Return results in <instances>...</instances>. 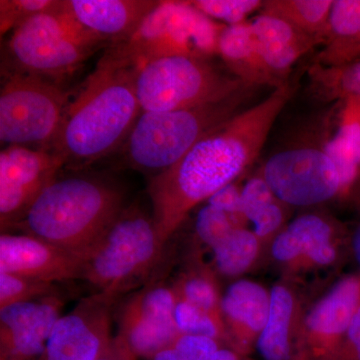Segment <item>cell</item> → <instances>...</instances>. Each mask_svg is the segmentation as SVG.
Returning a JSON list of instances; mask_svg holds the SVG:
<instances>
[{
    "label": "cell",
    "mask_w": 360,
    "mask_h": 360,
    "mask_svg": "<svg viewBox=\"0 0 360 360\" xmlns=\"http://www.w3.org/2000/svg\"><path fill=\"white\" fill-rule=\"evenodd\" d=\"M295 94L288 82L196 142L175 165L149 180L153 217L163 245L193 206L229 186L259 155Z\"/></svg>",
    "instance_id": "1"
},
{
    "label": "cell",
    "mask_w": 360,
    "mask_h": 360,
    "mask_svg": "<svg viewBox=\"0 0 360 360\" xmlns=\"http://www.w3.org/2000/svg\"><path fill=\"white\" fill-rule=\"evenodd\" d=\"M136 73V66L103 54L71 97L52 146L65 167L84 168L122 148L142 112Z\"/></svg>",
    "instance_id": "2"
},
{
    "label": "cell",
    "mask_w": 360,
    "mask_h": 360,
    "mask_svg": "<svg viewBox=\"0 0 360 360\" xmlns=\"http://www.w3.org/2000/svg\"><path fill=\"white\" fill-rule=\"evenodd\" d=\"M115 184L92 176L56 177L13 231L84 255L124 210Z\"/></svg>",
    "instance_id": "3"
},
{
    "label": "cell",
    "mask_w": 360,
    "mask_h": 360,
    "mask_svg": "<svg viewBox=\"0 0 360 360\" xmlns=\"http://www.w3.org/2000/svg\"><path fill=\"white\" fill-rule=\"evenodd\" d=\"M257 87L224 101L169 111H142L122 146L125 165L151 175L172 167L205 134L240 112Z\"/></svg>",
    "instance_id": "4"
},
{
    "label": "cell",
    "mask_w": 360,
    "mask_h": 360,
    "mask_svg": "<svg viewBox=\"0 0 360 360\" xmlns=\"http://www.w3.org/2000/svg\"><path fill=\"white\" fill-rule=\"evenodd\" d=\"M163 245L153 213L125 207L85 253L82 281L117 302L155 276Z\"/></svg>",
    "instance_id": "5"
},
{
    "label": "cell",
    "mask_w": 360,
    "mask_h": 360,
    "mask_svg": "<svg viewBox=\"0 0 360 360\" xmlns=\"http://www.w3.org/2000/svg\"><path fill=\"white\" fill-rule=\"evenodd\" d=\"M106 44L82 27L63 7L37 14L16 27L6 44V70L58 82L73 75Z\"/></svg>",
    "instance_id": "6"
},
{
    "label": "cell",
    "mask_w": 360,
    "mask_h": 360,
    "mask_svg": "<svg viewBox=\"0 0 360 360\" xmlns=\"http://www.w3.org/2000/svg\"><path fill=\"white\" fill-rule=\"evenodd\" d=\"M225 26L201 13L191 1L161 0L129 39L110 45L106 51L137 68L174 56L210 60L219 56Z\"/></svg>",
    "instance_id": "7"
},
{
    "label": "cell",
    "mask_w": 360,
    "mask_h": 360,
    "mask_svg": "<svg viewBox=\"0 0 360 360\" xmlns=\"http://www.w3.org/2000/svg\"><path fill=\"white\" fill-rule=\"evenodd\" d=\"M250 86L221 72L210 60L182 56L139 66L135 80L141 111L158 112L217 103Z\"/></svg>",
    "instance_id": "8"
},
{
    "label": "cell",
    "mask_w": 360,
    "mask_h": 360,
    "mask_svg": "<svg viewBox=\"0 0 360 360\" xmlns=\"http://www.w3.org/2000/svg\"><path fill=\"white\" fill-rule=\"evenodd\" d=\"M71 96L58 82L4 70L0 90L2 146L51 151Z\"/></svg>",
    "instance_id": "9"
},
{
    "label": "cell",
    "mask_w": 360,
    "mask_h": 360,
    "mask_svg": "<svg viewBox=\"0 0 360 360\" xmlns=\"http://www.w3.org/2000/svg\"><path fill=\"white\" fill-rule=\"evenodd\" d=\"M262 176L279 200L291 205H317L342 191L335 162L317 146L276 153L264 163Z\"/></svg>",
    "instance_id": "10"
},
{
    "label": "cell",
    "mask_w": 360,
    "mask_h": 360,
    "mask_svg": "<svg viewBox=\"0 0 360 360\" xmlns=\"http://www.w3.org/2000/svg\"><path fill=\"white\" fill-rule=\"evenodd\" d=\"M176 295L151 277L141 290L122 303L115 314L118 335L137 359L150 360L180 335L175 321Z\"/></svg>",
    "instance_id": "11"
},
{
    "label": "cell",
    "mask_w": 360,
    "mask_h": 360,
    "mask_svg": "<svg viewBox=\"0 0 360 360\" xmlns=\"http://www.w3.org/2000/svg\"><path fill=\"white\" fill-rule=\"evenodd\" d=\"M65 162L52 151L6 146L0 153V229L11 232Z\"/></svg>",
    "instance_id": "12"
},
{
    "label": "cell",
    "mask_w": 360,
    "mask_h": 360,
    "mask_svg": "<svg viewBox=\"0 0 360 360\" xmlns=\"http://www.w3.org/2000/svg\"><path fill=\"white\" fill-rule=\"evenodd\" d=\"M115 303L99 293L80 300L56 321L39 360H98L113 338Z\"/></svg>",
    "instance_id": "13"
},
{
    "label": "cell",
    "mask_w": 360,
    "mask_h": 360,
    "mask_svg": "<svg viewBox=\"0 0 360 360\" xmlns=\"http://www.w3.org/2000/svg\"><path fill=\"white\" fill-rule=\"evenodd\" d=\"M65 302L61 291L0 309V360H39Z\"/></svg>",
    "instance_id": "14"
},
{
    "label": "cell",
    "mask_w": 360,
    "mask_h": 360,
    "mask_svg": "<svg viewBox=\"0 0 360 360\" xmlns=\"http://www.w3.org/2000/svg\"><path fill=\"white\" fill-rule=\"evenodd\" d=\"M84 255L25 233L0 236V272L46 283L82 281Z\"/></svg>",
    "instance_id": "15"
},
{
    "label": "cell",
    "mask_w": 360,
    "mask_h": 360,
    "mask_svg": "<svg viewBox=\"0 0 360 360\" xmlns=\"http://www.w3.org/2000/svg\"><path fill=\"white\" fill-rule=\"evenodd\" d=\"M158 0H63L65 11L108 46L135 32Z\"/></svg>",
    "instance_id": "16"
},
{
    "label": "cell",
    "mask_w": 360,
    "mask_h": 360,
    "mask_svg": "<svg viewBox=\"0 0 360 360\" xmlns=\"http://www.w3.org/2000/svg\"><path fill=\"white\" fill-rule=\"evenodd\" d=\"M250 22L267 68L284 82L300 58L321 46L319 40L276 16L260 13Z\"/></svg>",
    "instance_id": "17"
},
{
    "label": "cell",
    "mask_w": 360,
    "mask_h": 360,
    "mask_svg": "<svg viewBox=\"0 0 360 360\" xmlns=\"http://www.w3.org/2000/svg\"><path fill=\"white\" fill-rule=\"evenodd\" d=\"M219 56L231 75L243 84L274 89L286 84L267 68L250 21L225 26L219 37Z\"/></svg>",
    "instance_id": "18"
},
{
    "label": "cell",
    "mask_w": 360,
    "mask_h": 360,
    "mask_svg": "<svg viewBox=\"0 0 360 360\" xmlns=\"http://www.w3.org/2000/svg\"><path fill=\"white\" fill-rule=\"evenodd\" d=\"M360 60V0H335L328 33L314 63L338 68Z\"/></svg>",
    "instance_id": "19"
},
{
    "label": "cell",
    "mask_w": 360,
    "mask_h": 360,
    "mask_svg": "<svg viewBox=\"0 0 360 360\" xmlns=\"http://www.w3.org/2000/svg\"><path fill=\"white\" fill-rule=\"evenodd\" d=\"M338 124L333 136L322 148L340 172L342 191L354 186L360 176V98L338 101Z\"/></svg>",
    "instance_id": "20"
},
{
    "label": "cell",
    "mask_w": 360,
    "mask_h": 360,
    "mask_svg": "<svg viewBox=\"0 0 360 360\" xmlns=\"http://www.w3.org/2000/svg\"><path fill=\"white\" fill-rule=\"evenodd\" d=\"M360 307V281L347 277L321 300L307 317V326L322 335L347 333Z\"/></svg>",
    "instance_id": "21"
},
{
    "label": "cell",
    "mask_w": 360,
    "mask_h": 360,
    "mask_svg": "<svg viewBox=\"0 0 360 360\" xmlns=\"http://www.w3.org/2000/svg\"><path fill=\"white\" fill-rule=\"evenodd\" d=\"M335 0H269L260 13L276 16L323 44Z\"/></svg>",
    "instance_id": "22"
},
{
    "label": "cell",
    "mask_w": 360,
    "mask_h": 360,
    "mask_svg": "<svg viewBox=\"0 0 360 360\" xmlns=\"http://www.w3.org/2000/svg\"><path fill=\"white\" fill-rule=\"evenodd\" d=\"M292 309L290 293L281 286H276L270 293L269 319L258 340V349L265 360L288 359V328Z\"/></svg>",
    "instance_id": "23"
},
{
    "label": "cell",
    "mask_w": 360,
    "mask_h": 360,
    "mask_svg": "<svg viewBox=\"0 0 360 360\" xmlns=\"http://www.w3.org/2000/svg\"><path fill=\"white\" fill-rule=\"evenodd\" d=\"M222 310L233 321L262 331L269 319L270 300L257 283L241 281L232 284L221 302Z\"/></svg>",
    "instance_id": "24"
},
{
    "label": "cell",
    "mask_w": 360,
    "mask_h": 360,
    "mask_svg": "<svg viewBox=\"0 0 360 360\" xmlns=\"http://www.w3.org/2000/svg\"><path fill=\"white\" fill-rule=\"evenodd\" d=\"M309 90L319 101L360 98V60L338 68H326L312 63L309 70Z\"/></svg>",
    "instance_id": "25"
},
{
    "label": "cell",
    "mask_w": 360,
    "mask_h": 360,
    "mask_svg": "<svg viewBox=\"0 0 360 360\" xmlns=\"http://www.w3.org/2000/svg\"><path fill=\"white\" fill-rule=\"evenodd\" d=\"M297 239L302 252L319 264H328L335 258V251L330 243L331 229L326 220L314 214L302 215L288 226Z\"/></svg>",
    "instance_id": "26"
},
{
    "label": "cell",
    "mask_w": 360,
    "mask_h": 360,
    "mask_svg": "<svg viewBox=\"0 0 360 360\" xmlns=\"http://www.w3.org/2000/svg\"><path fill=\"white\" fill-rule=\"evenodd\" d=\"M212 250L220 271L227 276H236L245 271L255 259L257 240L250 231L234 229Z\"/></svg>",
    "instance_id": "27"
},
{
    "label": "cell",
    "mask_w": 360,
    "mask_h": 360,
    "mask_svg": "<svg viewBox=\"0 0 360 360\" xmlns=\"http://www.w3.org/2000/svg\"><path fill=\"white\" fill-rule=\"evenodd\" d=\"M60 284L0 272V309L61 292Z\"/></svg>",
    "instance_id": "28"
},
{
    "label": "cell",
    "mask_w": 360,
    "mask_h": 360,
    "mask_svg": "<svg viewBox=\"0 0 360 360\" xmlns=\"http://www.w3.org/2000/svg\"><path fill=\"white\" fill-rule=\"evenodd\" d=\"M201 13L226 26L246 22L248 16L262 11L264 1L260 0H191Z\"/></svg>",
    "instance_id": "29"
},
{
    "label": "cell",
    "mask_w": 360,
    "mask_h": 360,
    "mask_svg": "<svg viewBox=\"0 0 360 360\" xmlns=\"http://www.w3.org/2000/svg\"><path fill=\"white\" fill-rule=\"evenodd\" d=\"M219 349L215 338L179 335L172 345L150 360H212Z\"/></svg>",
    "instance_id": "30"
},
{
    "label": "cell",
    "mask_w": 360,
    "mask_h": 360,
    "mask_svg": "<svg viewBox=\"0 0 360 360\" xmlns=\"http://www.w3.org/2000/svg\"><path fill=\"white\" fill-rule=\"evenodd\" d=\"M58 0H1L0 1V32H13L16 27L37 14L58 4Z\"/></svg>",
    "instance_id": "31"
},
{
    "label": "cell",
    "mask_w": 360,
    "mask_h": 360,
    "mask_svg": "<svg viewBox=\"0 0 360 360\" xmlns=\"http://www.w3.org/2000/svg\"><path fill=\"white\" fill-rule=\"evenodd\" d=\"M175 321L180 335H191L217 338L219 329L210 314L203 311L184 298L176 297Z\"/></svg>",
    "instance_id": "32"
},
{
    "label": "cell",
    "mask_w": 360,
    "mask_h": 360,
    "mask_svg": "<svg viewBox=\"0 0 360 360\" xmlns=\"http://www.w3.org/2000/svg\"><path fill=\"white\" fill-rule=\"evenodd\" d=\"M196 232L206 245L214 248L233 231L231 215L207 205L198 212Z\"/></svg>",
    "instance_id": "33"
},
{
    "label": "cell",
    "mask_w": 360,
    "mask_h": 360,
    "mask_svg": "<svg viewBox=\"0 0 360 360\" xmlns=\"http://www.w3.org/2000/svg\"><path fill=\"white\" fill-rule=\"evenodd\" d=\"M274 193L264 177L250 179L241 191V214L250 219L262 208L274 202Z\"/></svg>",
    "instance_id": "34"
},
{
    "label": "cell",
    "mask_w": 360,
    "mask_h": 360,
    "mask_svg": "<svg viewBox=\"0 0 360 360\" xmlns=\"http://www.w3.org/2000/svg\"><path fill=\"white\" fill-rule=\"evenodd\" d=\"M181 297L203 311L212 314L217 304V292L207 279L191 277L182 285Z\"/></svg>",
    "instance_id": "35"
},
{
    "label": "cell",
    "mask_w": 360,
    "mask_h": 360,
    "mask_svg": "<svg viewBox=\"0 0 360 360\" xmlns=\"http://www.w3.org/2000/svg\"><path fill=\"white\" fill-rule=\"evenodd\" d=\"M283 215L281 208L276 203L262 208L250 220L255 224V231L258 236H265L276 231L283 221Z\"/></svg>",
    "instance_id": "36"
},
{
    "label": "cell",
    "mask_w": 360,
    "mask_h": 360,
    "mask_svg": "<svg viewBox=\"0 0 360 360\" xmlns=\"http://www.w3.org/2000/svg\"><path fill=\"white\" fill-rule=\"evenodd\" d=\"M240 196L241 193L231 184L213 194L208 205L227 214H236L240 213Z\"/></svg>",
    "instance_id": "37"
},
{
    "label": "cell",
    "mask_w": 360,
    "mask_h": 360,
    "mask_svg": "<svg viewBox=\"0 0 360 360\" xmlns=\"http://www.w3.org/2000/svg\"><path fill=\"white\" fill-rule=\"evenodd\" d=\"M272 252L276 259L288 262L300 255L302 250L295 236L290 231H286L274 240Z\"/></svg>",
    "instance_id": "38"
},
{
    "label": "cell",
    "mask_w": 360,
    "mask_h": 360,
    "mask_svg": "<svg viewBox=\"0 0 360 360\" xmlns=\"http://www.w3.org/2000/svg\"><path fill=\"white\" fill-rule=\"evenodd\" d=\"M127 343L120 335L113 336L98 360H137Z\"/></svg>",
    "instance_id": "39"
},
{
    "label": "cell",
    "mask_w": 360,
    "mask_h": 360,
    "mask_svg": "<svg viewBox=\"0 0 360 360\" xmlns=\"http://www.w3.org/2000/svg\"><path fill=\"white\" fill-rule=\"evenodd\" d=\"M347 333L348 340L354 347V350L355 348L360 347V307L355 314L354 319H352Z\"/></svg>",
    "instance_id": "40"
},
{
    "label": "cell",
    "mask_w": 360,
    "mask_h": 360,
    "mask_svg": "<svg viewBox=\"0 0 360 360\" xmlns=\"http://www.w3.org/2000/svg\"><path fill=\"white\" fill-rule=\"evenodd\" d=\"M354 250L357 262L360 264V224L357 226L354 236Z\"/></svg>",
    "instance_id": "41"
},
{
    "label": "cell",
    "mask_w": 360,
    "mask_h": 360,
    "mask_svg": "<svg viewBox=\"0 0 360 360\" xmlns=\"http://www.w3.org/2000/svg\"><path fill=\"white\" fill-rule=\"evenodd\" d=\"M354 355L357 360H360V347L355 348Z\"/></svg>",
    "instance_id": "42"
}]
</instances>
